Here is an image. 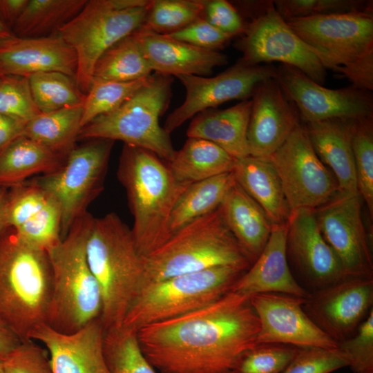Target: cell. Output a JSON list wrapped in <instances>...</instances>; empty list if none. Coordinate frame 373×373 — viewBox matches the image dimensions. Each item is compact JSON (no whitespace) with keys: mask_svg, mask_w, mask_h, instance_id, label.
I'll list each match as a JSON object with an SVG mask.
<instances>
[{"mask_svg":"<svg viewBox=\"0 0 373 373\" xmlns=\"http://www.w3.org/2000/svg\"><path fill=\"white\" fill-rule=\"evenodd\" d=\"M218 209L226 226L253 264L265 247L274 224L236 182Z\"/></svg>","mask_w":373,"mask_h":373,"instance_id":"83f0119b","label":"cell"},{"mask_svg":"<svg viewBox=\"0 0 373 373\" xmlns=\"http://www.w3.org/2000/svg\"><path fill=\"white\" fill-rule=\"evenodd\" d=\"M267 159L279 176L290 213L315 210L338 194L335 178L315 153L300 124Z\"/></svg>","mask_w":373,"mask_h":373,"instance_id":"4fadbf2b","label":"cell"},{"mask_svg":"<svg viewBox=\"0 0 373 373\" xmlns=\"http://www.w3.org/2000/svg\"><path fill=\"white\" fill-rule=\"evenodd\" d=\"M204 0L150 1L142 28L160 35L176 32L203 17Z\"/></svg>","mask_w":373,"mask_h":373,"instance_id":"74e56055","label":"cell"},{"mask_svg":"<svg viewBox=\"0 0 373 373\" xmlns=\"http://www.w3.org/2000/svg\"><path fill=\"white\" fill-rule=\"evenodd\" d=\"M0 186V234L9 228L8 223L9 192Z\"/></svg>","mask_w":373,"mask_h":373,"instance_id":"f5cc1de1","label":"cell"},{"mask_svg":"<svg viewBox=\"0 0 373 373\" xmlns=\"http://www.w3.org/2000/svg\"><path fill=\"white\" fill-rule=\"evenodd\" d=\"M355 120L335 118L305 126L315 153L335 178L340 195L359 193L352 148Z\"/></svg>","mask_w":373,"mask_h":373,"instance_id":"484cf974","label":"cell"},{"mask_svg":"<svg viewBox=\"0 0 373 373\" xmlns=\"http://www.w3.org/2000/svg\"><path fill=\"white\" fill-rule=\"evenodd\" d=\"M66 159L42 144L20 136L0 152V186L12 188L32 175L52 173Z\"/></svg>","mask_w":373,"mask_h":373,"instance_id":"f546056e","label":"cell"},{"mask_svg":"<svg viewBox=\"0 0 373 373\" xmlns=\"http://www.w3.org/2000/svg\"><path fill=\"white\" fill-rule=\"evenodd\" d=\"M287 223V258L309 293L346 278L337 256L321 234L314 210L294 211Z\"/></svg>","mask_w":373,"mask_h":373,"instance_id":"d6986e66","label":"cell"},{"mask_svg":"<svg viewBox=\"0 0 373 373\" xmlns=\"http://www.w3.org/2000/svg\"><path fill=\"white\" fill-rule=\"evenodd\" d=\"M28 3V0H0V21L12 29Z\"/></svg>","mask_w":373,"mask_h":373,"instance_id":"f907efd6","label":"cell"},{"mask_svg":"<svg viewBox=\"0 0 373 373\" xmlns=\"http://www.w3.org/2000/svg\"><path fill=\"white\" fill-rule=\"evenodd\" d=\"M69 153L57 171L32 178L58 202L61 212V237L87 211L88 205L104 189L115 141L91 139Z\"/></svg>","mask_w":373,"mask_h":373,"instance_id":"30bf717a","label":"cell"},{"mask_svg":"<svg viewBox=\"0 0 373 373\" xmlns=\"http://www.w3.org/2000/svg\"><path fill=\"white\" fill-rule=\"evenodd\" d=\"M260 322L258 343L334 349L338 343L323 332L303 309L305 298L280 293L249 296Z\"/></svg>","mask_w":373,"mask_h":373,"instance_id":"ac0fdd59","label":"cell"},{"mask_svg":"<svg viewBox=\"0 0 373 373\" xmlns=\"http://www.w3.org/2000/svg\"><path fill=\"white\" fill-rule=\"evenodd\" d=\"M151 72L138 43L131 34L100 56L94 67L93 79L128 82L145 79Z\"/></svg>","mask_w":373,"mask_h":373,"instance_id":"e575fe53","label":"cell"},{"mask_svg":"<svg viewBox=\"0 0 373 373\" xmlns=\"http://www.w3.org/2000/svg\"><path fill=\"white\" fill-rule=\"evenodd\" d=\"M32 96L41 113L83 106L86 94L75 79L59 72H41L28 77Z\"/></svg>","mask_w":373,"mask_h":373,"instance_id":"d590c367","label":"cell"},{"mask_svg":"<svg viewBox=\"0 0 373 373\" xmlns=\"http://www.w3.org/2000/svg\"><path fill=\"white\" fill-rule=\"evenodd\" d=\"M117 175L133 216L135 245L146 256L171 237L169 221L180 195L189 185L178 182L166 163L144 149L124 144Z\"/></svg>","mask_w":373,"mask_h":373,"instance_id":"277c9868","label":"cell"},{"mask_svg":"<svg viewBox=\"0 0 373 373\" xmlns=\"http://www.w3.org/2000/svg\"><path fill=\"white\" fill-rule=\"evenodd\" d=\"M0 373H3V359L0 358Z\"/></svg>","mask_w":373,"mask_h":373,"instance_id":"11a10c76","label":"cell"},{"mask_svg":"<svg viewBox=\"0 0 373 373\" xmlns=\"http://www.w3.org/2000/svg\"><path fill=\"white\" fill-rule=\"evenodd\" d=\"M236 161V159L211 142L188 137L167 164L178 182L189 185L232 172Z\"/></svg>","mask_w":373,"mask_h":373,"instance_id":"4dcf8cb0","label":"cell"},{"mask_svg":"<svg viewBox=\"0 0 373 373\" xmlns=\"http://www.w3.org/2000/svg\"><path fill=\"white\" fill-rule=\"evenodd\" d=\"M251 97L247 129L249 155L267 159L300 124V118L276 78L260 83Z\"/></svg>","mask_w":373,"mask_h":373,"instance_id":"ffe728a7","label":"cell"},{"mask_svg":"<svg viewBox=\"0 0 373 373\" xmlns=\"http://www.w3.org/2000/svg\"><path fill=\"white\" fill-rule=\"evenodd\" d=\"M82 106L41 113L25 124L23 135L67 157L82 128Z\"/></svg>","mask_w":373,"mask_h":373,"instance_id":"d6a6232c","label":"cell"},{"mask_svg":"<svg viewBox=\"0 0 373 373\" xmlns=\"http://www.w3.org/2000/svg\"><path fill=\"white\" fill-rule=\"evenodd\" d=\"M285 20L334 14L372 10V1L363 0H276L272 1Z\"/></svg>","mask_w":373,"mask_h":373,"instance_id":"b9f144b4","label":"cell"},{"mask_svg":"<svg viewBox=\"0 0 373 373\" xmlns=\"http://www.w3.org/2000/svg\"><path fill=\"white\" fill-rule=\"evenodd\" d=\"M143 258V287L215 267L231 266L247 271L252 265L218 209L187 224Z\"/></svg>","mask_w":373,"mask_h":373,"instance_id":"5b68a950","label":"cell"},{"mask_svg":"<svg viewBox=\"0 0 373 373\" xmlns=\"http://www.w3.org/2000/svg\"><path fill=\"white\" fill-rule=\"evenodd\" d=\"M148 0H89L57 33L74 49L77 59L76 83L86 94L100 56L140 28L146 18Z\"/></svg>","mask_w":373,"mask_h":373,"instance_id":"ba28073f","label":"cell"},{"mask_svg":"<svg viewBox=\"0 0 373 373\" xmlns=\"http://www.w3.org/2000/svg\"><path fill=\"white\" fill-rule=\"evenodd\" d=\"M326 69L342 75L373 59L372 10L286 21Z\"/></svg>","mask_w":373,"mask_h":373,"instance_id":"8fae6325","label":"cell"},{"mask_svg":"<svg viewBox=\"0 0 373 373\" xmlns=\"http://www.w3.org/2000/svg\"><path fill=\"white\" fill-rule=\"evenodd\" d=\"M3 75H4V74H3L2 70H1V68H0V78H1Z\"/></svg>","mask_w":373,"mask_h":373,"instance_id":"9f6ffc18","label":"cell"},{"mask_svg":"<svg viewBox=\"0 0 373 373\" xmlns=\"http://www.w3.org/2000/svg\"><path fill=\"white\" fill-rule=\"evenodd\" d=\"M173 78L155 73L115 110L102 115L79 131L77 141L120 140L148 150L166 162L175 156L170 133L159 123L171 97Z\"/></svg>","mask_w":373,"mask_h":373,"instance_id":"52a82bcc","label":"cell"},{"mask_svg":"<svg viewBox=\"0 0 373 373\" xmlns=\"http://www.w3.org/2000/svg\"><path fill=\"white\" fill-rule=\"evenodd\" d=\"M152 71L171 76L210 75L214 68L228 62L226 55L218 50L200 48L142 28L132 33Z\"/></svg>","mask_w":373,"mask_h":373,"instance_id":"cb8c5ba5","label":"cell"},{"mask_svg":"<svg viewBox=\"0 0 373 373\" xmlns=\"http://www.w3.org/2000/svg\"><path fill=\"white\" fill-rule=\"evenodd\" d=\"M359 193L337 195L314 210L320 231L337 256L345 276L373 278L370 240L362 219Z\"/></svg>","mask_w":373,"mask_h":373,"instance_id":"9a60e30c","label":"cell"},{"mask_svg":"<svg viewBox=\"0 0 373 373\" xmlns=\"http://www.w3.org/2000/svg\"><path fill=\"white\" fill-rule=\"evenodd\" d=\"M104 327L100 318L72 333L44 324L30 339L44 344L53 373H111L104 350Z\"/></svg>","mask_w":373,"mask_h":373,"instance_id":"7402d4cb","label":"cell"},{"mask_svg":"<svg viewBox=\"0 0 373 373\" xmlns=\"http://www.w3.org/2000/svg\"><path fill=\"white\" fill-rule=\"evenodd\" d=\"M287 222L273 225L263 250L231 291L247 296L260 293H280L304 298L309 296L293 276L288 264Z\"/></svg>","mask_w":373,"mask_h":373,"instance_id":"d4e9b609","label":"cell"},{"mask_svg":"<svg viewBox=\"0 0 373 373\" xmlns=\"http://www.w3.org/2000/svg\"><path fill=\"white\" fill-rule=\"evenodd\" d=\"M52 274L47 251L23 240L11 227L0 234V318L21 341L47 324Z\"/></svg>","mask_w":373,"mask_h":373,"instance_id":"3957f363","label":"cell"},{"mask_svg":"<svg viewBox=\"0 0 373 373\" xmlns=\"http://www.w3.org/2000/svg\"><path fill=\"white\" fill-rule=\"evenodd\" d=\"M300 347L260 343L245 352L229 373H283Z\"/></svg>","mask_w":373,"mask_h":373,"instance_id":"60d3db41","label":"cell"},{"mask_svg":"<svg viewBox=\"0 0 373 373\" xmlns=\"http://www.w3.org/2000/svg\"><path fill=\"white\" fill-rule=\"evenodd\" d=\"M245 271L219 266L148 284L131 303L122 325L137 330L202 308L230 291Z\"/></svg>","mask_w":373,"mask_h":373,"instance_id":"9c48e42d","label":"cell"},{"mask_svg":"<svg viewBox=\"0 0 373 373\" xmlns=\"http://www.w3.org/2000/svg\"><path fill=\"white\" fill-rule=\"evenodd\" d=\"M8 227L28 244L49 251L61 240V212L57 200L32 180L12 187Z\"/></svg>","mask_w":373,"mask_h":373,"instance_id":"44dd1931","label":"cell"},{"mask_svg":"<svg viewBox=\"0 0 373 373\" xmlns=\"http://www.w3.org/2000/svg\"><path fill=\"white\" fill-rule=\"evenodd\" d=\"M0 113L25 124L41 113L28 77L4 75L0 78Z\"/></svg>","mask_w":373,"mask_h":373,"instance_id":"7bdbcfd3","label":"cell"},{"mask_svg":"<svg viewBox=\"0 0 373 373\" xmlns=\"http://www.w3.org/2000/svg\"><path fill=\"white\" fill-rule=\"evenodd\" d=\"M87 1L28 0L12 32L23 38L55 34L82 10Z\"/></svg>","mask_w":373,"mask_h":373,"instance_id":"836d02e7","label":"cell"},{"mask_svg":"<svg viewBox=\"0 0 373 373\" xmlns=\"http://www.w3.org/2000/svg\"><path fill=\"white\" fill-rule=\"evenodd\" d=\"M0 68L4 75L28 77L41 72H59L75 79L74 49L57 32L41 37L13 35L0 41Z\"/></svg>","mask_w":373,"mask_h":373,"instance_id":"603a6c76","label":"cell"},{"mask_svg":"<svg viewBox=\"0 0 373 373\" xmlns=\"http://www.w3.org/2000/svg\"><path fill=\"white\" fill-rule=\"evenodd\" d=\"M276 68V81L305 123L335 118L356 120L373 116V99L370 91L352 85L330 89L293 66L280 64Z\"/></svg>","mask_w":373,"mask_h":373,"instance_id":"2e32d148","label":"cell"},{"mask_svg":"<svg viewBox=\"0 0 373 373\" xmlns=\"http://www.w3.org/2000/svg\"><path fill=\"white\" fill-rule=\"evenodd\" d=\"M3 373H53L46 350L33 341L21 342L3 359Z\"/></svg>","mask_w":373,"mask_h":373,"instance_id":"bcb514c9","label":"cell"},{"mask_svg":"<svg viewBox=\"0 0 373 373\" xmlns=\"http://www.w3.org/2000/svg\"><path fill=\"white\" fill-rule=\"evenodd\" d=\"M256 8L236 44V48L242 53L240 60L249 65L278 61L324 84L327 69L279 15L272 1H258Z\"/></svg>","mask_w":373,"mask_h":373,"instance_id":"7c38bea8","label":"cell"},{"mask_svg":"<svg viewBox=\"0 0 373 373\" xmlns=\"http://www.w3.org/2000/svg\"><path fill=\"white\" fill-rule=\"evenodd\" d=\"M203 17L231 37L241 35L247 26L236 8L226 0L206 1Z\"/></svg>","mask_w":373,"mask_h":373,"instance_id":"c3c4849f","label":"cell"},{"mask_svg":"<svg viewBox=\"0 0 373 373\" xmlns=\"http://www.w3.org/2000/svg\"><path fill=\"white\" fill-rule=\"evenodd\" d=\"M87 260L99 285L104 329L122 326L144 282V258L131 229L115 213H90L85 238Z\"/></svg>","mask_w":373,"mask_h":373,"instance_id":"7a4b0ae2","label":"cell"},{"mask_svg":"<svg viewBox=\"0 0 373 373\" xmlns=\"http://www.w3.org/2000/svg\"><path fill=\"white\" fill-rule=\"evenodd\" d=\"M235 182L230 172L189 184L172 210L169 221L171 236L187 224L217 210Z\"/></svg>","mask_w":373,"mask_h":373,"instance_id":"1f68e13d","label":"cell"},{"mask_svg":"<svg viewBox=\"0 0 373 373\" xmlns=\"http://www.w3.org/2000/svg\"><path fill=\"white\" fill-rule=\"evenodd\" d=\"M347 366L355 373H373V309L354 334L338 343Z\"/></svg>","mask_w":373,"mask_h":373,"instance_id":"ee69618b","label":"cell"},{"mask_svg":"<svg viewBox=\"0 0 373 373\" xmlns=\"http://www.w3.org/2000/svg\"><path fill=\"white\" fill-rule=\"evenodd\" d=\"M104 350L111 373H157L142 353L135 329H104Z\"/></svg>","mask_w":373,"mask_h":373,"instance_id":"8d00e7d4","label":"cell"},{"mask_svg":"<svg viewBox=\"0 0 373 373\" xmlns=\"http://www.w3.org/2000/svg\"><path fill=\"white\" fill-rule=\"evenodd\" d=\"M21 342L0 318V358L4 359Z\"/></svg>","mask_w":373,"mask_h":373,"instance_id":"816d5d0a","label":"cell"},{"mask_svg":"<svg viewBox=\"0 0 373 373\" xmlns=\"http://www.w3.org/2000/svg\"><path fill=\"white\" fill-rule=\"evenodd\" d=\"M148 77L128 82L93 79L82 106V128L119 107L146 82Z\"/></svg>","mask_w":373,"mask_h":373,"instance_id":"ab89813d","label":"cell"},{"mask_svg":"<svg viewBox=\"0 0 373 373\" xmlns=\"http://www.w3.org/2000/svg\"><path fill=\"white\" fill-rule=\"evenodd\" d=\"M88 214L78 218L67 235L47 251L52 289L46 325L62 333L78 331L102 314L100 289L86 253Z\"/></svg>","mask_w":373,"mask_h":373,"instance_id":"8992f818","label":"cell"},{"mask_svg":"<svg viewBox=\"0 0 373 373\" xmlns=\"http://www.w3.org/2000/svg\"><path fill=\"white\" fill-rule=\"evenodd\" d=\"M271 65H249L240 59L216 76L179 75L185 88L183 103L170 113L163 127L171 133L191 117L233 99H249L262 82L276 77Z\"/></svg>","mask_w":373,"mask_h":373,"instance_id":"5bb4252c","label":"cell"},{"mask_svg":"<svg viewBox=\"0 0 373 373\" xmlns=\"http://www.w3.org/2000/svg\"><path fill=\"white\" fill-rule=\"evenodd\" d=\"M251 108V99H245L226 109L205 110L194 117L186 135L211 142L236 160L248 156Z\"/></svg>","mask_w":373,"mask_h":373,"instance_id":"4316f807","label":"cell"},{"mask_svg":"<svg viewBox=\"0 0 373 373\" xmlns=\"http://www.w3.org/2000/svg\"><path fill=\"white\" fill-rule=\"evenodd\" d=\"M347 366L337 347H300L283 373H330Z\"/></svg>","mask_w":373,"mask_h":373,"instance_id":"f6af8a7d","label":"cell"},{"mask_svg":"<svg viewBox=\"0 0 373 373\" xmlns=\"http://www.w3.org/2000/svg\"><path fill=\"white\" fill-rule=\"evenodd\" d=\"M357 189L373 216V116L355 120L352 134Z\"/></svg>","mask_w":373,"mask_h":373,"instance_id":"f35d334b","label":"cell"},{"mask_svg":"<svg viewBox=\"0 0 373 373\" xmlns=\"http://www.w3.org/2000/svg\"><path fill=\"white\" fill-rule=\"evenodd\" d=\"M165 35L200 48L211 50L222 48L232 38L214 27L203 17L176 32Z\"/></svg>","mask_w":373,"mask_h":373,"instance_id":"7dc6e473","label":"cell"},{"mask_svg":"<svg viewBox=\"0 0 373 373\" xmlns=\"http://www.w3.org/2000/svg\"><path fill=\"white\" fill-rule=\"evenodd\" d=\"M372 306L373 278L352 277L310 292L303 305L316 325L337 343L354 334Z\"/></svg>","mask_w":373,"mask_h":373,"instance_id":"e0dca14e","label":"cell"},{"mask_svg":"<svg viewBox=\"0 0 373 373\" xmlns=\"http://www.w3.org/2000/svg\"><path fill=\"white\" fill-rule=\"evenodd\" d=\"M232 173L274 224L287 222L290 211L279 176L269 159L251 155L237 159Z\"/></svg>","mask_w":373,"mask_h":373,"instance_id":"f1b7e54d","label":"cell"},{"mask_svg":"<svg viewBox=\"0 0 373 373\" xmlns=\"http://www.w3.org/2000/svg\"><path fill=\"white\" fill-rule=\"evenodd\" d=\"M13 35L12 30L0 21V41L7 39Z\"/></svg>","mask_w":373,"mask_h":373,"instance_id":"db71d44e","label":"cell"},{"mask_svg":"<svg viewBox=\"0 0 373 373\" xmlns=\"http://www.w3.org/2000/svg\"><path fill=\"white\" fill-rule=\"evenodd\" d=\"M25 124L0 113V152L17 137L23 135Z\"/></svg>","mask_w":373,"mask_h":373,"instance_id":"681fc988","label":"cell"},{"mask_svg":"<svg viewBox=\"0 0 373 373\" xmlns=\"http://www.w3.org/2000/svg\"><path fill=\"white\" fill-rule=\"evenodd\" d=\"M259 331L249 296L230 291L202 308L136 333L142 353L160 373H229L258 344Z\"/></svg>","mask_w":373,"mask_h":373,"instance_id":"6da1fadb","label":"cell"}]
</instances>
